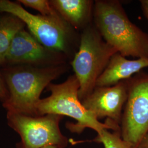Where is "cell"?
I'll return each mask as SVG.
<instances>
[{"instance_id": "1", "label": "cell", "mask_w": 148, "mask_h": 148, "mask_svg": "<svg viewBox=\"0 0 148 148\" xmlns=\"http://www.w3.org/2000/svg\"><path fill=\"white\" fill-rule=\"evenodd\" d=\"M70 68L68 63L38 67L20 65L5 66L1 70L9 92L2 103L7 112L37 116L36 106L45 88Z\"/></svg>"}, {"instance_id": "2", "label": "cell", "mask_w": 148, "mask_h": 148, "mask_svg": "<svg viewBox=\"0 0 148 148\" xmlns=\"http://www.w3.org/2000/svg\"><path fill=\"white\" fill-rule=\"evenodd\" d=\"M93 23L122 56L148 58V33L130 21L120 1H95Z\"/></svg>"}, {"instance_id": "3", "label": "cell", "mask_w": 148, "mask_h": 148, "mask_svg": "<svg viewBox=\"0 0 148 148\" xmlns=\"http://www.w3.org/2000/svg\"><path fill=\"white\" fill-rule=\"evenodd\" d=\"M79 80L74 74L61 84L51 83L46 88L51 95L38 102L37 116L54 114L71 117L76 123L67 122L66 127L70 132L77 134L87 128L93 130L97 134L105 129L121 131L120 126L114 122L106 119L104 123L101 122L85 109L79 97Z\"/></svg>"}, {"instance_id": "4", "label": "cell", "mask_w": 148, "mask_h": 148, "mask_svg": "<svg viewBox=\"0 0 148 148\" xmlns=\"http://www.w3.org/2000/svg\"><path fill=\"white\" fill-rule=\"evenodd\" d=\"M117 53L116 49L103 39L93 23L81 32L79 48L71 63L79 82L81 102L93 92L97 80Z\"/></svg>"}, {"instance_id": "5", "label": "cell", "mask_w": 148, "mask_h": 148, "mask_svg": "<svg viewBox=\"0 0 148 148\" xmlns=\"http://www.w3.org/2000/svg\"><path fill=\"white\" fill-rule=\"evenodd\" d=\"M0 13L17 16L23 21L30 33L45 47L62 52L68 58L74 57L79 48V38L76 30L60 16H44L33 14L26 11L18 1L0 0Z\"/></svg>"}, {"instance_id": "6", "label": "cell", "mask_w": 148, "mask_h": 148, "mask_svg": "<svg viewBox=\"0 0 148 148\" xmlns=\"http://www.w3.org/2000/svg\"><path fill=\"white\" fill-rule=\"evenodd\" d=\"M63 119V116L54 114L32 116L7 112L8 125L21 137L16 148H42L49 145L66 148L69 140L59 127Z\"/></svg>"}, {"instance_id": "7", "label": "cell", "mask_w": 148, "mask_h": 148, "mask_svg": "<svg viewBox=\"0 0 148 148\" xmlns=\"http://www.w3.org/2000/svg\"><path fill=\"white\" fill-rule=\"evenodd\" d=\"M127 99L120 125L122 139L133 148L148 133V72L141 71L126 79Z\"/></svg>"}, {"instance_id": "8", "label": "cell", "mask_w": 148, "mask_h": 148, "mask_svg": "<svg viewBox=\"0 0 148 148\" xmlns=\"http://www.w3.org/2000/svg\"><path fill=\"white\" fill-rule=\"evenodd\" d=\"M65 54L45 47L25 29L14 38L5 56L3 66L27 65L38 67L67 63Z\"/></svg>"}, {"instance_id": "9", "label": "cell", "mask_w": 148, "mask_h": 148, "mask_svg": "<svg viewBox=\"0 0 148 148\" xmlns=\"http://www.w3.org/2000/svg\"><path fill=\"white\" fill-rule=\"evenodd\" d=\"M127 99V84L124 80L111 86H96L82 103L97 120L106 117L120 126Z\"/></svg>"}, {"instance_id": "10", "label": "cell", "mask_w": 148, "mask_h": 148, "mask_svg": "<svg viewBox=\"0 0 148 148\" xmlns=\"http://www.w3.org/2000/svg\"><path fill=\"white\" fill-rule=\"evenodd\" d=\"M148 67V58L128 59L120 53L115 54L97 80L96 86L106 87L131 78Z\"/></svg>"}, {"instance_id": "11", "label": "cell", "mask_w": 148, "mask_h": 148, "mask_svg": "<svg viewBox=\"0 0 148 148\" xmlns=\"http://www.w3.org/2000/svg\"><path fill=\"white\" fill-rule=\"evenodd\" d=\"M51 5L75 30L82 31L93 23L95 1L50 0Z\"/></svg>"}, {"instance_id": "12", "label": "cell", "mask_w": 148, "mask_h": 148, "mask_svg": "<svg viewBox=\"0 0 148 148\" xmlns=\"http://www.w3.org/2000/svg\"><path fill=\"white\" fill-rule=\"evenodd\" d=\"M25 26L21 19L13 14L3 13L0 15V65L3 66L5 56L14 38Z\"/></svg>"}, {"instance_id": "13", "label": "cell", "mask_w": 148, "mask_h": 148, "mask_svg": "<svg viewBox=\"0 0 148 148\" xmlns=\"http://www.w3.org/2000/svg\"><path fill=\"white\" fill-rule=\"evenodd\" d=\"M109 130L105 129L98 133L95 141L102 143L104 148H133L132 147L121 137V131H116L111 132Z\"/></svg>"}, {"instance_id": "14", "label": "cell", "mask_w": 148, "mask_h": 148, "mask_svg": "<svg viewBox=\"0 0 148 148\" xmlns=\"http://www.w3.org/2000/svg\"><path fill=\"white\" fill-rule=\"evenodd\" d=\"M18 2L23 5L38 11L42 16H58L59 14L47 0H19Z\"/></svg>"}, {"instance_id": "15", "label": "cell", "mask_w": 148, "mask_h": 148, "mask_svg": "<svg viewBox=\"0 0 148 148\" xmlns=\"http://www.w3.org/2000/svg\"><path fill=\"white\" fill-rule=\"evenodd\" d=\"M9 97V92L5 84V79L0 70V101L3 103Z\"/></svg>"}, {"instance_id": "16", "label": "cell", "mask_w": 148, "mask_h": 148, "mask_svg": "<svg viewBox=\"0 0 148 148\" xmlns=\"http://www.w3.org/2000/svg\"><path fill=\"white\" fill-rule=\"evenodd\" d=\"M139 2L143 15L147 19L148 23V0H140Z\"/></svg>"}, {"instance_id": "17", "label": "cell", "mask_w": 148, "mask_h": 148, "mask_svg": "<svg viewBox=\"0 0 148 148\" xmlns=\"http://www.w3.org/2000/svg\"><path fill=\"white\" fill-rule=\"evenodd\" d=\"M136 148H148V133L141 140Z\"/></svg>"}, {"instance_id": "18", "label": "cell", "mask_w": 148, "mask_h": 148, "mask_svg": "<svg viewBox=\"0 0 148 148\" xmlns=\"http://www.w3.org/2000/svg\"><path fill=\"white\" fill-rule=\"evenodd\" d=\"M42 148H63L60 146H58V145H49V146H47L46 147H44Z\"/></svg>"}]
</instances>
